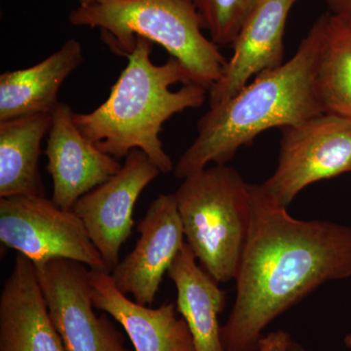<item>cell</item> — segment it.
Instances as JSON below:
<instances>
[{
	"label": "cell",
	"instance_id": "obj_1",
	"mask_svg": "<svg viewBox=\"0 0 351 351\" xmlns=\"http://www.w3.org/2000/svg\"><path fill=\"white\" fill-rule=\"evenodd\" d=\"M252 221L221 327L225 351H258L263 331L330 281L351 277V226L295 219L251 184Z\"/></svg>",
	"mask_w": 351,
	"mask_h": 351
},
{
	"label": "cell",
	"instance_id": "obj_2",
	"mask_svg": "<svg viewBox=\"0 0 351 351\" xmlns=\"http://www.w3.org/2000/svg\"><path fill=\"white\" fill-rule=\"evenodd\" d=\"M320 29L317 19L289 61L210 107L198 120L195 142L175 165L177 179L200 172L210 163L228 164L269 129L286 128L325 113L315 87Z\"/></svg>",
	"mask_w": 351,
	"mask_h": 351
},
{
	"label": "cell",
	"instance_id": "obj_3",
	"mask_svg": "<svg viewBox=\"0 0 351 351\" xmlns=\"http://www.w3.org/2000/svg\"><path fill=\"white\" fill-rule=\"evenodd\" d=\"M152 52V41L138 38L107 100L93 112H75L73 120L82 135L108 156L125 158L141 149L167 174L175 166L159 137L163 124L177 113L200 108L209 92L193 83L174 57L156 64Z\"/></svg>",
	"mask_w": 351,
	"mask_h": 351
},
{
	"label": "cell",
	"instance_id": "obj_4",
	"mask_svg": "<svg viewBox=\"0 0 351 351\" xmlns=\"http://www.w3.org/2000/svg\"><path fill=\"white\" fill-rule=\"evenodd\" d=\"M75 27L99 29L114 54L128 57L142 38L162 46L208 92L219 82L228 61L203 34L193 0H77L69 15Z\"/></svg>",
	"mask_w": 351,
	"mask_h": 351
},
{
	"label": "cell",
	"instance_id": "obj_5",
	"mask_svg": "<svg viewBox=\"0 0 351 351\" xmlns=\"http://www.w3.org/2000/svg\"><path fill=\"white\" fill-rule=\"evenodd\" d=\"M186 244L218 283L234 280L252 221L251 184L228 164L188 176L174 193Z\"/></svg>",
	"mask_w": 351,
	"mask_h": 351
},
{
	"label": "cell",
	"instance_id": "obj_6",
	"mask_svg": "<svg viewBox=\"0 0 351 351\" xmlns=\"http://www.w3.org/2000/svg\"><path fill=\"white\" fill-rule=\"evenodd\" d=\"M274 174L260 188L287 207L306 186L351 172V119L322 113L282 129Z\"/></svg>",
	"mask_w": 351,
	"mask_h": 351
},
{
	"label": "cell",
	"instance_id": "obj_7",
	"mask_svg": "<svg viewBox=\"0 0 351 351\" xmlns=\"http://www.w3.org/2000/svg\"><path fill=\"white\" fill-rule=\"evenodd\" d=\"M0 241L34 265L66 258L108 272L80 217L46 196L0 198Z\"/></svg>",
	"mask_w": 351,
	"mask_h": 351
},
{
	"label": "cell",
	"instance_id": "obj_8",
	"mask_svg": "<svg viewBox=\"0 0 351 351\" xmlns=\"http://www.w3.org/2000/svg\"><path fill=\"white\" fill-rule=\"evenodd\" d=\"M34 267L66 351H131L108 314L95 313L86 265L55 258Z\"/></svg>",
	"mask_w": 351,
	"mask_h": 351
},
{
	"label": "cell",
	"instance_id": "obj_9",
	"mask_svg": "<svg viewBox=\"0 0 351 351\" xmlns=\"http://www.w3.org/2000/svg\"><path fill=\"white\" fill-rule=\"evenodd\" d=\"M159 174L161 171L144 152L133 149L119 173L80 197L73 208L110 274L120 262L122 245L130 237L136 202Z\"/></svg>",
	"mask_w": 351,
	"mask_h": 351
},
{
	"label": "cell",
	"instance_id": "obj_10",
	"mask_svg": "<svg viewBox=\"0 0 351 351\" xmlns=\"http://www.w3.org/2000/svg\"><path fill=\"white\" fill-rule=\"evenodd\" d=\"M138 232L140 239L135 248L110 276L122 294L131 295L134 301L149 306L156 300L164 274L186 244L174 193H161L152 201L138 223Z\"/></svg>",
	"mask_w": 351,
	"mask_h": 351
},
{
	"label": "cell",
	"instance_id": "obj_11",
	"mask_svg": "<svg viewBox=\"0 0 351 351\" xmlns=\"http://www.w3.org/2000/svg\"><path fill=\"white\" fill-rule=\"evenodd\" d=\"M71 107L60 103L52 112L48 133L47 171L53 181V202L73 210L83 195L108 181L122 168L114 157L100 151L75 125Z\"/></svg>",
	"mask_w": 351,
	"mask_h": 351
},
{
	"label": "cell",
	"instance_id": "obj_12",
	"mask_svg": "<svg viewBox=\"0 0 351 351\" xmlns=\"http://www.w3.org/2000/svg\"><path fill=\"white\" fill-rule=\"evenodd\" d=\"M297 0H261L233 43L223 75L208 93L209 107L225 101L246 86L252 77L284 63V34Z\"/></svg>",
	"mask_w": 351,
	"mask_h": 351
},
{
	"label": "cell",
	"instance_id": "obj_13",
	"mask_svg": "<svg viewBox=\"0 0 351 351\" xmlns=\"http://www.w3.org/2000/svg\"><path fill=\"white\" fill-rule=\"evenodd\" d=\"M0 351H66L34 263L18 254L0 294Z\"/></svg>",
	"mask_w": 351,
	"mask_h": 351
},
{
	"label": "cell",
	"instance_id": "obj_14",
	"mask_svg": "<svg viewBox=\"0 0 351 351\" xmlns=\"http://www.w3.org/2000/svg\"><path fill=\"white\" fill-rule=\"evenodd\" d=\"M94 307L119 322L135 351H195L193 337L174 304L157 308L132 301L115 286L110 272L90 269Z\"/></svg>",
	"mask_w": 351,
	"mask_h": 351
},
{
	"label": "cell",
	"instance_id": "obj_15",
	"mask_svg": "<svg viewBox=\"0 0 351 351\" xmlns=\"http://www.w3.org/2000/svg\"><path fill=\"white\" fill-rule=\"evenodd\" d=\"M84 61L80 41L64 45L29 68L0 75V122L25 115L52 113L59 105L58 95L64 80Z\"/></svg>",
	"mask_w": 351,
	"mask_h": 351
},
{
	"label": "cell",
	"instance_id": "obj_16",
	"mask_svg": "<svg viewBox=\"0 0 351 351\" xmlns=\"http://www.w3.org/2000/svg\"><path fill=\"white\" fill-rule=\"evenodd\" d=\"M167 274L177 290L176 306L188 325L195 351H225L219 315L226 307V291L197 265L186 242Z\"/></svg>",
	"mask_w": 351,
	"mask_h": 351
},
{
	"label": "cell",
	"instance_id": "obj_17",
	"mask_svg": "<svg viewBox=\"0 0 351 351\" xmlns=\"http://www.w3.org/2000/svg\"><path fill=\"white\" fill-rule=\"evenodd\" d=\"M51 123L52 113L0 122V198L45 196L38 162L41 142Z\"/></svg>",
	"mask_w": 351,
	"mask_h": 351
},
{
	"label": "cell",
	"instance_id": "obj_18",
	"mask_svg": "<svg viewBox=\"0 0 351 351\" xmlns=\"http://www.w3.org/2000/svg\"><path fill=\"white\" fill-rule=\"evenodd\" d=\"M318 19L316 92L325 113L351 119V27L330 13Z\"/></svg>",
	"mask_w": 351,
	"mask_h": 351
},
{
	"label": "cell",
	"instance_id": "obj_19",
	"mask_svg": "<svg viewBox=\"0 0 351 351\" xmlns=\"http://www.w3.org/2000/svg\"><path fill=\"white\" fill-rule=\"evenodd\" d=\"M204 29L218 47H230L261 0H193Z\"/></svg>",
	"mask_w": 351,
	"mask_h": 351
},
{
	"label": "cell",
	"instance_id": "obj_20",
	"mask_svg": "<svg viewBox=\"0 0 351 351\" xmlns=\"http://www.w3.org/2000/svg\"><path fill=\"white\" fill-rule=\"evenodd\" d=\"M292 336L284 330L269 332L261 341L258 351H288Z\"/></svg>",
	"mask_w": 351,
	"mask_h": 351
},
{
	"label": "cell",
	"instance_id": "obj_21",
	"mask_svg": "<svg viewBox=\"0 0 351 351\" xmlns=\"http://www.w3.org/2000/svg\"><path fill=\"white\" fill-rule=\"evenodd\" d=\"M329 13L351 27V0H325Z\"/></svg>",
	"mask_w": 351,
	"mask_h": 351
},
{
	"label": "cell",
	"instance_id": "obj_22",
	"mask_svg": "<svg viewBox=\"0 0 351 351\" xmlns=\"http://www.w3.org/2000/svg\"><path fill=\"white\" fill-rule=\"evenodd\" d=\"M288 351H308L304 348L302 343H300L299 341H295V339H293L292 341H291L290 348H289Z\"/></svg>",
	"mask_w": 351,
	"mask_h": 351
},
{
	"label": "cell",
	"instance_id": "obj_23",
	"mask_svg": "<svg viewBox=\"0 0 351 351\" xmlns=\"http://www.w3.org/2000/svg\"><path fill=\"white\" fill-rule=\"evenodd\" d=\"M345 345L346 348H350L351 350V334H348V336L345 338Z\"/></svg>",
	"mask_w": 351,
	"mask_h": 351
}]
</instances>
